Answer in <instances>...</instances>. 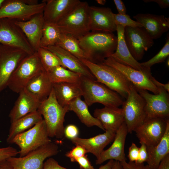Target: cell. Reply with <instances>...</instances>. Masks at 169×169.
<instances>
[{"mask_svg":"<svg viewBox=\"0 0 169 169\" xmlns=\"http://www.w3.org/2000/svg\"><path fill=\"white\" fill-rule=\"evenodd\" d=\"M85 59L92 63L102 64L115 52L117 36L113 33L90 31L78 39Z\"/></svg>","mask_w":169,"mask_h":169,"instance_id":"1","label":"cell"},{"mask_svg":"<svg viewBox=\"0 0 169 169\" xmlns=\"http://www.w3.org/2000/svg\"><path fill=\"white\" fill-rule=\"evenodd\" d=\"M79 84L88 106L97 103L106 107H119L124 101L118 93L95 79L81 76Z\"/></svg>","mask_w":169,"mask_h":169,"instance_id":"2","label":"cell"},{"mask_svg":"<svg viewBox=\"0 0 169 169\" xmlns=\"http://www.w3.org/2000/svg\"><path fill=\"white\" fill-rule=\"evenodd\" d=\"M37 111L44 118L50 138H62L64 118L69 111L68 106L63 107L58 103L53 88L48 98L40 103Z\"/></svg>","mask_w":169,"mask_h":169,"instance_id":"3","label":"cell"},{"mask_svg":"<svg viewBox=\"0 0 169 169\" xmlns=\"http://www.w3.org/2000/svg\"><path fill=\"white\" fill-rule=\"evenodd\" d=\"M88 69L96 80L126 98L131 83L118 70L108 65L95 64L85 59L80 60Z\"/></svg>","mask_w":169,"mask_h":169,"instance_id":"4","label":"cell"},{"mask_svg":"<svg viewBox=\"0 0 169 169\" xmlns=\"http://www.w3.org/2000/svg\"><path fill=\"white\" fill-rule=\"evenodd\" d=\"M86 2L81 1L56 24L61 33L78 39L90 31L88 28V9Z\"/></svg>","mask_w":169,"mask_h":169,"instance_id":"5","label":"cell"},{"mask_svg":"<svg viewBox=\"0 0 169 169\" xmlns=\"http://www.w3.org/2000/svg\"><path fill=\"white\" fill-rule=\"evenodd\" d=\"M45 71L37 52L28 54L20 63L10 77L8 86L19 93L28 82L38 74Z\"/></svg>","mask_w":169,"mask_h":169,"instance_id":"6","label":"cell"},{"mask_svg":"<svg viewBox=\"0 0 169 169\" xmlns=\"http://www.w3.org/2000/svg\"><path fill=\"white\" fill-rule=\"evenodd\" d=\"M145 105L144 99L131 83L127 96L121 108L128 133H131L146 120Z\"/></svg>","mask_w":169,"mask_h":169,"instance_id":"7","label":"cell"},{"mask_svg":"<svg viewBox=\"0 0 169 169\" xmlns=\"http://www.w3.org/2000/svg\"><path fill=\"white\" fill-rule=\"evenodd\" d=\"M46 2L37 0H5L0 8V19L8 18L18 21L28 20L43 13Z\"/></svg>","mask_w":169,"mask_h":169,"instance_id":"8","label":"cell"},{"mask_svg":"<svg viewBox=\"0 0 169 169\" xmlns=\"http://www.w3.org/2000/svg\"><path fill=\"white\" fill-rule=\"evenodd\" d=\"M51 141L43 119L30 129L17 135L11 144L18 146V154L20 157H22Z\"/></svg>","mask_w":169,"mask_h":169,"instance_id":"9","label":"cell"},{"mask_svg":"<svg viewBox=\"0 0 169 169\" xmlns=\"http://www.w3.org/2000/svg\"><path fill=\"white\" fill-rule=\"evenodd\" d=\"M58 146L52 141L22 156L7 159L13 169H42L47 158L57 155Z\"/></svg>","mask_w":169,"mask_h":169,"instance_id":"10","label":"cell"},{"mask_svg":"<svg viewBox=\"0 0 169 169\" xmlns=\"http://www.w3.org/2000/svg\"><path fill=\"white\" fill-rule=\"evenodd\" d=\"M102 64L112 67L119 71L136 90H148L154 94L158 93V90L151 79V68L141 71L120 64L110 56Z\"/></svg>","mask_w":169,"mask_h":169,"instance_id":"11","label":"cell"},{"mask_svg":"<svg viewBox=\"0 0 169 169\" xmlns=\"http://www.w3.org/2000/svg\"><path fill=\"white\" fill-rule=\"evenodd\" d=\"M28 54L21 49L0 44V94L7 87L20 63Z\"/></svg>","mask_w":169,"mask_h":169,"instance_id":"12","label":"cell"},{"mask_svg":"<svg viewBox=\"0 0 169 169\" xmlns=\"http://www.w3.org/2000/svg\"><path fill=\"white\" fill-rule=\"evenodd\" d=\"M15 20L0 19V44L21 49L29 54H33L35 51Z\"/></svg>","mask_w":169,"mask_h":169,"instance_id":"13","label":"cell"},{"mask_svg":"<svg viewBox=\"0 0 169 169\" xmlns=\"http://www.w3.org/2000/svg\"><path fill=\"white\" fill-rule=\"evenodd\" d=\"M157 88L159 91L157 94H150L145 90H137L145 102L146 120L154 118H169L168 92L163 88Z\"/></svg>","mask_w":169,"mask_h":169,"instance_id":"14","label":"cell"},{"mask_svg":"<svg viewBox=\"0 0 169 169\" xmlns=\"http://www.w3.org/2000/svg\"><path fill=\"white\" fill-rule=\"evenodd\" d=\"M124 37L130 52L137 61L142 59L145 52L154 44L153 39L142 27H125Z\"/></svg>","mask_w":169,"mask_h":169,"instance_id":"15","label":"cell"},{"mask_svg":"<svg viewBox=\"0 0 169 169\" xmlns=\"http://www.w3.org/2000/svg\"><path fill=\"white\" fill-rule=\"evenodd\" d=\"M168 119L154 118L148 119L136 127L134 131L140 143H144L147 147L157 145L165 133Z\"/></svg>","mask_w":169,"mask_h":169,"instance_id":"16","label":"cell"},{"mask_svg":"<svg viewBox=\"0 0 169 169\" xmlns=\"http://www.w3.org/2000/svg\"><path fill=\"white\" fill-rule=\"evenodd\" d=\"M114 13L110 8L89 6L88 9V28L90 31L113 33L116 30Z\"/></svg>","mask_w":169,"mask_h":169,"instance_id":"17","label":"cell"},{"mask_svg":"<svg viewBox=\"0 0 169 169\" xmlns=\"http://www.w3.org/2000/svg\"><path fill=\"white\" fill-rule=\"evenodd\" d=\"M128 132L125 122L115 133L113 142L108 149L104 150L96 158L95 163L100 165L107 160H114L120 162L126 161L124 148Z\"/></svg>","mask_w":169,"mask_h":169,"instance_id":"18","label":"cell"},{"mask_svg":"<svg viewBox=\"0 0 169 169\" xmlns=\"http://www.w3.org/2000/svg\"><path fill=\"white\" fill-rule=\"evenodd\" d=\"M43 12L44 22L56 25L76 6L79 0H45Z\"/></svg>","mask_w":169,"mask_h":169,"instance_id":"19","label":"cell"},{"mask_svg":"<svg viewBox=\"0 0 169 169\" xmlns=\"http://www.w3.org/2000/svg\"><path fill=\"white\" fill-rule=\"evenodd\" d=\"M133 17L153 39L160 38L169 30V18L163 15L138 13Z\"/></svg>","mask_w":169,"mask_h":169,"instance_id":"20","label":"cell"},{"mask_svg":"<svg viewBox=\"0 0 169 169\" xmlns=\"http://www.w3.org/2000/svg\"><path fill=\"white\" fill-rule=\"evenodd\" d=\"M21 28L35 52L40 47L44 21L43 13L35 14L28 20L22 21L15 20Z\"/></svg>","mask_w":169,"mask_h":169,"instance_id":"21","label":"cell"},{"mask_svg":"<svg viewBox=\"0 0 169 169\" xmlns=\"http://www.w3.org/2000/svg\"><path fill=\"white\" fill-rule=\"evenodd\" d=\"M19 95L9 115L11 123L31 113L37 111L40 103L25 88Z\"/></svg>","mask_w":169,"mask_h":169,"instance_id":"22","label":"cell"},{"mask_svg":"<svg viewBox=\"0 0 169 169\" xmlns=\"http://www.w3.org/2000/svg\"><path fill=\"white\" fill-rule=\"evenodd\" d=\"M115 133L109 131H105L100 134L89 138H83L78 137L71 139L72 143L83 147L87 153L92 154L97 158L104 150V148L113 141Z\"/></svg>","mask_w":169,"mask_h":169,"instance_id":"23","label":"cell"},{"mask_svg":"<svg viewBox=\"0 0 169 169\" xmlns=\"http://www.w3.org/2000/svg\"><path fill=\"white\" fill-rule=\"evenodd\" d=\"M94 116L102 124L105 131L115 133L124 122L121 108L106 107L96 108L94 111Z\"/></svg>","mask_w":169,"mask_h":169,"instance_id":"24","label":"cell"},{"mask_svg":"<svg viewBox=\"0 0 169 169\" xmlns=\"http://www.w3.org/2000/svg\"><path fill=\"white\" fill-rule=\"evenodd\" d=\"M117 42L116 49L110 56L118 63L129 66L136 69L143 71L147 68L142 67L141 63L136 60L132 56L126 44L124 39L125 27L116 25Z\"/></svg>","mask_w":169,"mask_h":169,"instance_id":"25","label":"cell"},{"mask_svg":"<svg viewBox=\"0 0 169 169\" xmlns=\"http://www.w3.org/2000/svg\"><path fill=\"white\" fill-rule=\"evenodd\" d=\"M44 48L54 54L59 59L64 67L82 76L96 79L81 61L68 52L56 45Z\"/></svg>","mask_w":169,"mask_h":169,"instance_id":"26","label":"cell"},{"mask_svg":"<svg viewBox=\"0 0 169 169\" xmlns=\"http://www.w3.org/2000/svg\"><path fill=\"white\" fill-rule=\"evenodd\" d=\"M25 89L41 103L49 97L53 89V84L45 71L33 77Z\"/></svg>","mask_w":169,"mask_h":169,"instance_id":"27","label":"cell"},{"mask_svg":"<svg viewBox=\"0 0 169 169\" xmlns=\"http://www.w3.org/2000/svg\"><path fill=\"white\" fill-rule=\"evenodd\" d=\"M53 88L58 103L63 107L67 106L74 99L82 96L79 83L60 82L53 84Z\"/></svg>","mask_w":169,"mask_h":169,"instance_id":"28","label":"cell"},{"mask_svg":"<svg viewBox=\"0 0 169 169\" xmlns=\"http://www.w3.org/2000/svg\"><path fill=\"white\" fill-rule=\"evenodd\" d=\"M148 158L147 165L151 169H156L161 160L169 154V120L165 133L159 142L153 146L147 147Z\"/></svg>","mask_w":169,"mask_h":169,"instance_id":"29","label":"cell"},{"mask_svg":"<svg viewBox=\"0 0 169 169\" xmlns=\"http://www.w3.org/2000/svg\"><path fill=\"white\" fill-rule=\"evenodd\" d=\"M43 119L38 111L29 113L11 123L7 142L11 143L17 135L30 129Z\"/></svg>","mask_w":169,"mask_h":169,"instance_id":"30","label":"cell"},{"mask_svg":"<svg viewBox=\"0 0 169 169\" xmlns=\"http://www.w3.org/2000/svg\"><path fill=\"white\" fill-rule=\"evenodd\" d=\"M68 107L69 111L74 112L80 121L86 126L88 127L96 126L105 131L100 122L91 114L88 106L84 101L81 100L80 97L72 100Z\"/></svg>","mask_w":169,"mask_h":169,"instance_id":"31","label":"cell"},{"mask_svg":"<svg viewBox=\"0 0 169 169\" xmlns=\"http://www.w3.org/2000/svg\"><path fill=\"white\" fill-rule=\"evenodd\" d=\"M46 72L52 84L60 82L79 83L82 76L62 66L56 67Z\"/></svg>","mask_w":169,"mask_h":169,"instance_id":"32","label":"cell"},{"mask_svg":"<svg viewBox=\"0 0 169 169\" xmlns=\"http://www.w3.org/2000/svg\"><path fill=\"white\" fill-rule=\"evenodd\" d=\"M55 45L68 52L80 60L85 59L78 40L70 35L61 33L60 38Z\"/></svg>","mask_w":169,"mask_h":169,"instance_id":"33","label":"cell"},{"mask_svg":"<svg viewBox=\"0 0 169 169\" xmlns=\"http://www.w3.org/2000/svg\"><path fill=\"white\" fill-rule=\"evenodd\" d=\"M61 34V32L56 25L44 22L40 47H46L55 45Z\"/></svg>","mask_w":169,"mask_h":169,"instance_id":"34","label":"cell"},{"mask_svg":"<svg viewBox=\"0 0 169 169\" xmlns=\"http://www.w3.org/2000/svg\"><path fill=\"white\" fill-rule=\"evenodd\" d=\"M36 52L45 71L58 66H63L58 58L47 49L40 47Z\"/></svg>","mask_w":169,"mask_h":169,"instance_id":"35","label":"cell"},{"mask_svg":"<svg viewBox=\"0 0 169 169\" xmlns=\"http://www.w3.org/2000/svg\"><path fill=\"white\" fill-rule=\"evenodd\" d=\"M169 55V36L167 34L166 43L161 50L148 61L141 63L143 67L148 68L157 63L164 62Z\"/></svg>","mask_w":169,"mask_h":169,"instance_id":"36","label":"cell"},{"mask_svg":"<svg viewBox=\"0 0 169 169\" xmlns=\"http://www.w3.org/2000/svg\"><path fill=\"white\" fill-rule=\"evenodd\" d=\"M115 22L116 25H120L125 27H142V25L136 21L132 19L127 14H113Z\"/></svg>","mask_w":169,"mask_h":169,"instance_id":"37","label":"cell"},{"mask_svg":"<svg viewBox=\"0 0 169 169\" xmlns=\"http://www.w3.org/2000/svg\"><path fill=\"white\" fill-rule=\"evenodd\" d=\"M86 153V150L83 147L76 145L70 151L67 152L65 155L70 159L71 162H74L76 159L85 155Z\"/></svg>","mask_w":169,"mask_h":169,"instance_id":"38","label":"cell"},{"mask_svg":"<svg viewBox=\"0 0 169 169\" xmlns=\"http://www.w3.org/2000/svg\"><path fill=\"white\" fill-rule=\"evenodd\" d=\"M18 154V151L11 146L0 148V161L8 158L16 156Z\"/></svg>","mask_w":169,"mask_h":169,"instance_id":"39","label":"cell"},{"mask_svg":"<svg viewBox=\"0 0 169 169\" xmlns=\"http://www.w3.org/2000/svg\"><path fill=\"white\" fill-rule=\"evenodd\" d=\"M79 132V129L75 125L69 124L64 127V136L71 140L78 137Z\"/></svg>","mask_w":169,"mask_h":169,"instance_id":"40","label":"cell"},{"mask_svg":"<svg viewBox=\"0 0 169 169\" xmlns=\"http://www.w3.org/2000/svg\"><path fill=\"white\" fill-rule=\"evenodd\" d=\"M123 169H151L147 164L124 161L120 162Z\"/></svg>","mask_w":169,"mask_h":169,"instance_id":"41","label":"cell"},{"mask_svg":"<svg viewBox=\"0 0 169 169\" xmlns=\"http://www.w3.org/2000/svg\"><path fill=\"white\" fill-rule=\"evenodd\" d=\"M139 153V148L132 142L129 149L128 157L129 161L136 162L137 161Z\"/></svg>","mask_w":169,"mask_h":169,"instance_id":"42","label":"cell"},{"mask_svg":"<svg viewBox=\"0 0 169 169\" xmlns=\"http://www.w3.org/2000/svg\"><path fill=\"white\" fill-rule=\"evenodd\" d=\"M42 169H69L60 166L52 158H49L44 162Z\"/></svg>","mask_w":169,"mask_h":169,"instance_id":"43","label":"cell"},{"mask_svg":"<svg viewBox=\"0 0 169 169\" xmlns=\"http://www.w3.org/2000/svg\"><path fill=\"white\" fill-rule=\"evenodd\" d=\"M140 144L141 145L139 148L138 159L136 163H143L145 162H147L148 155L146 145L142 143H140Z\"/></svg>","mask_w":169,"mask_h":169,"instance_id":"44","label":"cell"},{"mask_svg":"<svg viewBox=\"0 0 169 169\" xmlns=\"http://www.w3.org/2000/svg\"><path fill=\"white\" fill-rule=\"evenodd\" d=\"M75 162L79 165V167L83 169H95L91 165L86 155L76 159Z\"/></svg>","mask_w":169,"mask_h":169,"instance_id":"45","label":"cell"},{"mask_svg":"<svg viewBox=\"0 0 169 169\" xmlns=\"http://www.w3.org/2000/svg\"><path fill=\"white\" fill-rule=\"evenodd\" d=\"M113 1L116 6L118 13L126 14V9L123 1L121 0H114Z\"/></svg>","mask_w":169,"mask_h":169,"instance_id":"46","label":"cell"},{"mask_svg":"<svg viewBox=\"0 0 169 169\" xmlns=\"http://www.w3.org/2000/svg\"><path fill=\"white\" fill-rule=\"evenodd\" d=\"M143 1L145 3H156L161 8H166L169 6V0H143Z\"/></svg>","mask_w":169,"mask_h":169,"instance_id":"47","label":"cell"},{"mask_svg":"<svg viewBox=\"0 0 169 169\" xmlns=\"http://www.w3.org/2000/svg\"><path fill=\"white\" fill-rule=\"evenodd\" d=\"M156 169H169V154L161 160Z\"/></svg>","mask_w":169,"mask_h":169,"instance_id":"48","label":"cell"},{"mask_svg":"<svg viewBox=\"0 0 169 169\" xmlns=\"http://www.w3.org/2000/svg\"><path fill=\"white\" fill-rule=\"evenodd\" d=\"M151 79L153 83L157 87H161L163 88L166 91L169 93V83L163 84L160 83V82L156 80L154 77L152 76L151 77Z\"/></svg>","mask_w":169,"mask_h":169,"instance_id":"49","label":"cell"},{"mask_svg":"<svg viewBox=\"0 0 169 169\" xmlns=\"http://www.w3.org/2000/svg\"><path fill=\"white\" fill-rule=\"evenodd\" d=\"M0 169H13L12 166L7 160L0 161Z\"/></svg>","mask_w":169,"mask_h":169,"instance_id":"50","label":"cell"},{"mask_svg":"<svg viewBox=\"0 0 169 169\" xmlns=\"http://www.w3.org/2000/svg\"><path fill=\"white\" fill-rule=\"evenodd\" d=\"M114 160H109L105 164L101 166L98 169H112L114 161ZM79 169H83L79 167Z\"/></svg>","mask_w":169,"mask_h":169,"instance_id":"51","label":"cell"},{"mask_svg":"<svg viewBox=\"0 0 169 169\" xmlns=\"http://www.w3.org/2000/svg\"><path fill=\"white\" fill-rule=\"evenodd\" d=\"M112 169H123L120 162L114 161Z\"/></svg>","mask_w":169,"mask_h":169,"instance_id":"52","label":"cell"},{"mask_svg":"<svg viewBox=\"0 0 169 169\" xmlns=\"http://www.w3.org/2000/svg\"><path fill=\"white\" fill-rule=\"evenodd\" d=\"M97 2L98 3L100 4H104L105 2V0H97Z\"/></svg>","mask_w":169,"mask_h":169,"instance_id":"53","label":"cell"},{"mask_svg":"<svg viewBox=\"0 0 169 169\" xmlns=\"http://www.w3.org/2000/svg\"><path fill=\"white\" fill-rule=\"evenodd\" d=\"M5 1V0H0V8L3 5Z\"/></svg>","mask_w":169,"mask_h":169,"instance_id":"54","label":"cell"}]
</instances>
